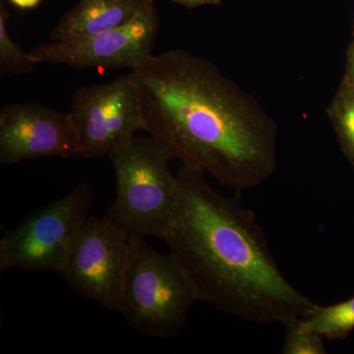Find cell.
<instances>
[{"label": "cell", "mask_w": 354, "mask_h": 354, "mask_svg": "<svg viewBox=\"0 0 354 354\" xmlns=\"http://www.w3.org/2000/svg\"><path fill=\"white\" fill-rule=\"evenodd\" d=\"M304 329L312 330L329 341H344L354 330V297L329 306L314 304L299 320Z\"/></svg>", "instance_id": "cell-11"}, {"label": "cell", "mask_w": 354, "mask_h": 354, "mask_svg": "<svg viewBox=\"0 0 354 354\" xmlns=\"http://www.w3.org/2000/svg\"><path fill=\"white\" fill-rule=\"evenodd\" d=\"M301 319V318H300ZM286 326V335L283 344V354H326L324 337L312 330L304 329L299 320Z\"/></svg>", "instance_id": "cell-14"}, {"label": "cell", "mask_w": 354, "mask_h": 354, "mask_svg": "<svg viewBox=\"0 0 354 354\" xmlns=\"http://www.w3.org/2000/svg\"><path fill=\"white\" fill-rule=\"evenodd\" d=\"M353 38H354V24H353Z\"/></svg>", "instance_id": "cell-18"}, {"label": "cell", "mask_w": 354, "mask_h": 354, "mask_svg": "<svg viewBox=\"0 0 354 354\" xmlns=\"http://www.w3.org/2000/svg\"><path fill=\"white\" fill-rule=\"evenodd\" d=\"M93 204L90 184L34 212L0 239V271L59 272Z\"/></svg>", "instance_id": "cell-5"}, {"label": "cell", "mask_w": 354, "mask_h": 354, "mask_svg": "<svg viewBox=\"0 0 354 354\" xmlns=\"http://www.w3.org/2000/svg\"><path fill=\"white\" fill-rule=\"evenodd\" d=\"M109 158L115 174L116 199L104 216L132 236L162 241L178 196V179L169 167L174 152L155 137L135 135Z\"/></svg>", "instance_id": "cell-3"}, {"label": "cell", "mask_w": 354, "mask_h": 354, "mask_svg": "<svg viewBox=\"0 0 354 354\" xmlns=\"http://www.w3.org/2000/svg\"><path fill=\"white\" fill-rule=\"evenodd\" d=\"M80 158L69 111L39 104H9L0 113V162L12 165L44 158Z\"/></svg>", "instance_id": "cell-9"}, {"label": "cell", "mask_w": 354, "mask_h": 354, "mask_svg": "<svg viewBox=\"0 0 354 354\" xmlns=\"http://www.w3.org/2000/svg\"><path fill=\"white\" fill-rule=\"evenodd\" d=\"M158 18L153 2L127 24L84 38L51 41L29 51L35 62L72 68H139L153 55Z\"/></svg>", "instance_id": "cell-8"}, {"label": "cell", "mask_w": 354, "mask_h": 354, "mask_svg": "<svg viewBox=\"0 0 354 354\" xmlns=\"http://www.w3.org/2000/svg\"><path fill=\"white\" fill-rule=\"evenodd\" d=\"M133 72L144 131L164 142L183 164L237 192L257 187L274 174L276 123L216 65L171 50L153 55Z\"/></svg>", "instance_id": "cell-1"}, {"label": "cell", "mask_w": 354, "mask_h": 354, "mask_svg": "<svg viewBox=\"0 0 354 354\" xmlns=\"http://www.w3.org/2000/svg\"><path fill=\"white\" fill-rule=\"evenodd\" d=\"M205 174L181 165L176 212L162 239L200 301L258 324L286 327L306 316L315 304L283 276L254 212L214 189Z\"/></svg>", "instance_id": "cell-2"}, {"label": "cell", "mask_w": 354, "mask_h": 354, "mask_svg": "<svg viewBox=\"0 0 354 354\" xmlns=\"http://www.w3.org/2000/svg\"><path fill=\"white\" fill-rule=\"evenodd\" d=\"M342 83L349 87H354V38L348 46L346 69H344Z\"/></svg>", "instance_id": "cell-15"}, {"label": "cell", "mask_w": 354, "mask_h": 354, "mask_svg": "<svg viewBox=\"0 0 354 354\" xmlns=\"http://www.w3.org/2000/svg\"><path fill=\"white\" fill-rule=\"evenodd\" d=\"M133 243L134 236L106 216H88L58 274L77 295L120 312Z\"/></svg>", "instance_id": "cell-6"}, {"label": "cell", "mask_w": 354, "mask_h": 354, "mask_svg": "<svg viewBox=\"0 0 354 354\" xmlns=\"http://www.w3.org/2000/svg\"><path fill=\"white\" fill-rule=\"evenodd\" d=\"M176 3L180 4L187 7V8H196V7L203 6H212V4H218L223 0H172Z\"/></svg>", "instance_id": "cell-16"}, {"label": "cell", "mask_w": 354, "mask_h": 354, "mask_svg": "<svg viewBox=\"0 0 354 354\" xmlns=\"http://www.w3.org/2000/svg\"><path fill=\"white\" fill-rule=\"evenodd\" d=\"M153 0H80L50 32L51 41L94 36L127 24Z\"/></svg>", "instance_id": "cell-10"}, {"label": "cell", "mask_w": 354, "mask_h": 354, "mask_svg": "<svg viewBox=\"0 0 354 354\" xmlns=\"http://www.w3.org/2000/svg\"><path fill=\"white\" fill-rule=\"evenodd\" d=\"M344 157L354 171V87L341 83L327 109Z\"/></svg>", "instance_id": "cell-12"}, {"label": "cell", "mask_w": 354, "mask_h": 354, "mask_svg": "<svg viewBox=\"0 0 354 354\" xmlns=\"http://www.w3.org/2000/svg\"><path fill=\"white\" fill-rule=\"evenodd\" d=\"M198 301L196 288L174 254L158 253L143 237L134 236L120 311L128 327L169 339L183 329Z\"/></svg>", "instance_id": "cell-4"}, {"label": "cell", "mask_w": 354, "mask_h": 354, "mask_svg": "<svg viewBox=\"0 0 354 354\" xmlns=\"http://www.w3.org/2000/svg\"><path fill=\"white\" fill-rule=\"evenodd\" d=\"M8 12L1 3L0 6V72L2 74L21 75L28 74L35 69L38 62H35L30 55L9 36L7 31Z\"/></svg>", "instance_id": "cell-13"}, {"label": "cell", "mask_w": 354, "mask_h": 354, "mask_svg": "<svg viewBox=\"0 0 354 354\" xmlns=\"http://www.w3.org/2000/svg\"><path fill=\"white\" fill-rule=\"evenodd\" d=\"M10 1L20 8L27 9L36 6L41 0H10Z\"/></svg>", "instance_id": "cell-17"}, {"label": "cell", "mask_w": 354, "mask_h": 354, "mask_svg": "<svg viewBox=\"0 0 354 354\" xmlns=\"http://www.w3.org/2000/svg\"><path fill=\"white\" fill-rule=\"evenodd\" d=\"M69 114L81 158L95 160L109 156L137 132L144 131L134 72L111 82L79 88Z\"/></svg>", "instance_id": "cell-7"}]
</instances>
